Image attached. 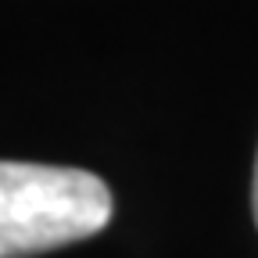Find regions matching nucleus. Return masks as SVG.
Returning a JSON list of instances; mask_svg holds the SVG:
<instances>
[{"mask_svg":"<svg viewBox=\"0 0 258 258\" xmlns=\"http://www.w3.org/2000/svg\"><path fill=\"white\" fill-rule=\"evenodd\" d=\"M111 190L86 169L4 161L0 165V258H29L101 233Z\"/></svg>","mask_w":258,"mask_h":258,"instance_id":"obj_1","label":"nucleus"},{"mask_svg":"<svg viewBox=\"0 0 258 258\" xmlns=\"http://www.w3.org/2000/svg\"><path fill=\"white\" fill-rule=\"evenodd\" d=\"M251 212H254V226H258V154H254V179H251Z\"/></svg>","mask_w":258,"mask_h":258,"instance_id":"obj_2","label":"nucleus"}]
</instances>
